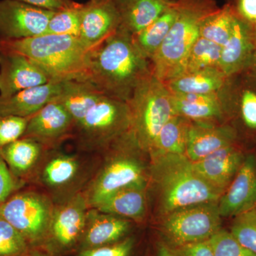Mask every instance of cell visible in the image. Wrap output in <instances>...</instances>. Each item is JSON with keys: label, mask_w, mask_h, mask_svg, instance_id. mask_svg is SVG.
Here are the masks:
<instances>
[{"label": "cell", "mask_w": 256, "mask_h": 256, "mask_svg": "<svg viewBox=\"0 0 256 256\" xmlns=\"http://www.w3.org/2000/svg\"><path fill=\"white\" fill-rule=\"evenodd\" d=\"M178 14V4L175 0L174 4L154 22L139 33L132 35L138 50L148 60H151L159 50L174 23Z\"/></svg>", "instance_id": "29"}, {"label": "cell", "mask_w": 256, "mask_h": 256, "mask_svg": "<svg viewBox=\"0 0 256 256\" xmlns=\"http://www.w3.org/2000/svg\"><path fill=\"white\" fill-rule=\"evenodd\" d=\"M172 100L175 114L190 120L228 122L220 92L206 94H172Z\"/></svg>", "instance_id": "23"}, {"label": "cell", "mask_w": 256, "mask_h": 256, "mask_svg": "<svg viewBox=\"0 0 256 256\" xmlns=\"http://www.w3.org/2000/svg\"><path fill=\"white\" fill-rule=\"evenodd\" d=\"M54 12L18 0H0V40L41 36Z\"/></svg>", "instance_id": "13"}, {"label": "cell", "mask_w": 256, "mask_h": 256, "mask_svg": "<svg viewBox=\"0 0 256 256\" xmlns=\"http://www.w3.org/2000/svg\"><path fill=\"white\" fill-rule=\"evenodd\" d=\"M120 10H122L131 1V0H114Z\"/></svg>", "instance_id": "44"}, {"label": "cell", "mask_w": 256, "mask_h": 256, "mask_svg": "<svg viewBox=\"0 0 256 256\" xmlns=\"http://www.w3.org/2000/svg\"><path fill=\"white\" fill-rule=\"evenodd\" d=\"M230 232L242 245L256 254V206L234 217Z\"/></svg>", "instance_id": "34"}, {"label": "cell", "mask_w": 256, "mask_h": 256, "mask_svg": "<svg viewBox=\"0 0 256 256\" xmlns=\"http://www.w3.org/2000/svg\"><path fill=\"white\" fill-rule=\"evenodd\" d=\"M26 4L41 8V9L57 12L70 6L74 2L73 0H18Z\"/></svg>", "instance_id": "42"}, {"label": "cell", "mask_w": 256, "mask_h": 256, "mask_svg": "<svg viewBox=\"0 0 256 256\" xmlns=\"http://www.w3.org/2000/svg\"><path fill=\"white\" fill-rule=\"evenodd\" d=\"M88 206L82 192L55 204L44 248L52 256L78 249L85 228Z\"/></svg>", "instance_id": "11"}, {"label": "cell", "mask_w": 256, "mask_h": 256, "mask_svg": "<svg viewBox=\"0 0 256 256\" xmlns=\"http://www.w3.org/2000/svg\"><path fill=\"white\" fill-rule=\"evenodd\" d=\"M220 216L235 217L256 206V152L248 151L233 181L218 202Z\"/></svg>", "instance_id": "18"}, {"label": "cell", "mask_w": 256, "mask_h": 256, "mask_svg": "<svg viewBox=\"0 0 256 256\" xmlns=\"http://www.w3.org/2000/svg\"><path fill=\"white\" fill-rule=\"evenodd\" d=\"M228 77L220 69L183 73L164 82L172 94H206L218 92Z\"/></svg>", "instance_id": "27"}, {"label": "cell", "mask_w": 256, "mask_h": 256, "mask_svg": "<svg viewBox=\"0 0 256 256\" xmlns=\"http://www.w3.org/2000/svg\"><path fill=\"white\" fill-rule=\"evenodd\" d=\"M24 184L12 174L0 152V206Z\"/></svg>", "instance_id": "40"}, {"label": "cell", "mask_w": 256, "mask_h": 256, "mask_svg": "<svg viewBox=\"0 0 256 256\" xmlns=\"http://www.w3.org/2000/svg\"><path fill=\"white\" fill-rule=\"evenodd\" d=\"M106 96L90 79H74L62 82L56 101L66 109L76 124V130L88 111Z\"/></svg>", "instance_id": "25"}, {"label": "cell", "mask_w": 256, "mask_h": 256, "mask_svg": "<svg viewBox=\"0 0 256 256\" xmlns=\"http://www.w3.org/2000/svg\"><path fill=\"white\" fill-rule=\"evenodd\" d=\"M248 68L256 75V50L255 54H254V58H252V64H250V66H249Z\"/></svg>", "instance_id": "46"}, {"label": "cell", "mask_w": 256, "mask_h": 256, "mask_svg": "<svg viewBox=\"0 0 256 256\" xmlns=\"http://www.w3.org/2000/svg\"><path fill=\"white\" fill-rule=\"evenodd\" d=\"M214 256H256L234 238L230 232L220 229L210 239Z\"/></svg>", "instance_id": "36"}, {"label": "cell", "mask_w": 256, "mask_h": 256, "mask_svg": "<svg viewBox=\"0 0 256 256\" xmlns=\"http://www.w3.org/2000/svg\"><path fill=\"white\" fill-rule=\"evenodd\" d=\"M146 183L130 185L118 190L95 207L104 213L139 222L146 212Z\"/></svg>", "instance_id": "26"}, {"label": "cell", "mask_w": 256, "mask_h": 256, "mask_svg": "<svg viewBox=\"0 0 256 256\" xmlns=\"http://www.w3.org/2000/svg\"><path fill=\"white\" fill-rule=\"evenodd\" d=\"M82 6V4L74 2L70 6L55 12L50 18L44 34L69 35L78 37Z\"/></svg>", "instance_id": "33"}, {"label": "cell", "mask_w": 256, "mask_h": 256, "mask_svg": "<svg viewBox=\"0 0 256 256\" xmlns=\"http://www.w3.org/2000/svg\"><path fill=\"white\" fill-rule=\"evenodd\" d=\"M247 152L242 142L236 143L193 162L194 166L202 178L223 194L238 172Z\"/></svg>", "instance_id": "19"}, {"label": "cell", "mask_w": 256, "mask_h": 256, "mask_svg": "<svg viewBox=\"0 0 256 256\" xmlns=\"http://www.w3.org/2000/svg\"><path fill=\"white\" fill-rule=\"evenodd\" d=\"M218 202L190 205L165 215V235L174 246L208 240L222 229Z\"/></svg>", "instance_id": "9"}, {"label": "cell", "mask_w": 256, "mask_h": 256, "mask_svg": "<svg viewBox=\"0 0 256 256\" xmlns=\"http://www.w3.org/2000/svg\"><path fill=\"white\" fill-rule=\"evenodd\" d=\"M228 124L238 131L242 139L256 140V75L248 68L228 77L220 90Z\"/></svg>", "instance_id": "12"}, {"label": "cell", "mask_w": 256, "mask_h": 256, "mask_svg": "<svg viewBox=\"0 0 256 256\" xmlns=\"http://www.w3.org/2000/svg\"><path fill=\"white\" fill-rule=\"evenodd\" d=\"M84 170L78 156L56 149L47 150L30 181L48 192L54 204L68 200L82 191Z\"/></svg>", "instance_id": "10"}, {"label": "cell", "mask_w": 256, "mask_h": 256, "mask_svg": "<svg viewBox=\"0 0 256 256\" xmlns=\"http://www.w3.org/2000/svg\"><path fill=\"white\" fill-rule=\"evenodd\" d=\"M24 256H45V254H42V252H38V250H36V248H32L31 250H30L26 254V255Z\"/></svg>", "instance_id": "45"}, {"label": "cell", "mask_w": 256, "mask_h": 256, "mask_svg": "<svg viewBox=\"0 0 256 256\" xmlns=\"http://www.w3.org/2000/svg\"><path fill=\"white\" fill-rule=\"evenodd\" d=\"M31 249L22 235L0 216V256H24Z\"/></svg>", "instance_id": "35"}, {"label": "cell", "mask_w": 256, "mask_h": 256, "mask_svg": "<svg viewBox=\"0 0 256 256\" xmlns=\"http://www.w3.org/2000/svg\"><path fill=\"white\" fill-rule=\"evenodd\" d=\"M28 118L6 116L0 118V150L23 137Z\"/></svg>", "instance_id": "37"}, {"label": "cell", "mask_w": 256, "mask_h": 256, "mask_svg": "<svg viewBox=\"0 0 256 256\" xmlns=\"http://www.w3.org/2000/svg\"><path fill=\"white\" fill-rule=\"evenodd\" d=\"M128 102L131 130L140 149L150 154L162 128L176 114L171 92L152 74L140 82Z\"/></svg>", "instance_id": "6"}, {"label": "cell", "mask_w": 256, "mask_h": 256, "mask_svg": "<svg viewBox=\"0 0 256 256\" xmlns=\"http://www.w3.org/2000/svg\"><path fill=\"white\" fill-rule=\"evenodd\" d=\"M62 82L52 80L8 97L0 96V118L16 116L28 118L47 104L58 99L62 92Z\"/></svg>", "instance_id": "22"}, {"label": "cell", "mask_w": 256, "mask_h": 256, "mask_svg": "<svg viewBox=\"0 0 256 256\" xmlns=\"http://www.w3.org/2000/svg\"><path fill=\"white\" fill-rule=\"evenodd\" d=\"M0 52L28 57L53 80L89 79L90 53L76 36L44 34L21 40H0Z\"/></svg>", "instance_id": "2"}, {"label": "cell", "mask_w": 256, "mask_h": 256, "mask_svg": "<svg viewBox=\"0 0 256 256\" xmlns=\"http://www.w3.org/2000/svg\"><path fill=\"white\" fill-rule=\"evenodd\" d=\"M48 74L25 56L0 52V96L8 97L52 82Z\"/></svg>", "instance_id": "17"}, {"label": "cell", "mask_w": 256, "mask_h": 256, "mask_svg": "<svg viewBox=\"0 0 256 256\" xmlns=\"http://www.w3.org/2000/svg\"><path fill=\"white\" fill-rule=\"evenodd\" d=\"M178 14L162 46L150 60L153 75L165 82L183 73L204 20L220 8L216 0H176Z\"/></svg>", "instance_id": "4"}, {"label": "cell", "mask_w": 256, "mask_h": 256, "mask_svg": "<svg viewBox=\"0 0 256 256\" xmlns=\"http://www.w3.org/2000/svg\"><path fill=\"white\" fill-rule=\"evenodd\" d=\"M120 25V10L114 0H89L82 4L78 38L92 53L114 34Z\"/></svg>", "instance_id": "14"}, {"label": "cell", "mask_w": 256, "mask_h": 256, "mask_svg": "<svg viewBox=\"0 0 256 256\" xmlns=\"http://www.w3.org/2000/svg\"><path fill=\"white\" fill-rule=\"evenodd\" d=\"M158 256H174L172 254L171 250H170V248L166 246L160 244L158 246Z\"/></svg>", "instance_id": "43"}, {"label": "cell", "mask_w": 256, "mask_h": 256, "mask_svg": "<svg viewBox=\"0 0 256 256\" xmlns=\"http://www.w3.org/2000/svg\"><path fill=\"white\" fill-rule=\"evenodd\" d=\"M222 48L220 45L200 37L190 50L183 73L220 69Z\"/></svg>", "instance_id": "31"}, {"label": "cell", "mask_w": 256, "mask_h": 256, "mask_svg": "<svg viewBox=\"0 0 256 256\" xmlns=\"http://www.w3.org/2000/svg\"><path fill=\"white\" fill-rule=\"evenodd\" d=\"M174 256H214L210 239L170 248Z\"/></svg>", "instance_id": "41"}, {"label": "cell", "mask_w": 256, "mask_h": 256, "mask_svg": "<svg viewBox=\"0 0 256 256\" xmlns=\"http://www.w3.org/2000/svg\"><path fill=\"white\" fill-rule=\"evenodd\" d=\"M242 141L237 130L228 122L191 121L185 156L196 162L220 148Z\"/></svg>", "instance_id": "16"}, {"label": "cell", "mask_w": 256, "mask_h": 256, "mask_svg": "<svg viewBox=\"0 0 256 256\" xmlns=\"http://www.w3.org/2000/svg\"><path fill=\"white\" fill-rule=\"evenodd\" d=\"M191 120L175 114L162 128L150 156L185 154L188 126Z\"/></svg>", "instance_id": "30"}, {"label": "cell", "mask_w": 256, "mask_h": 256, "mask_svg": "<svg viewBox=\"0 0 256 256\" xmlns=\"http://www.w3.org/2000/svg\"><path fill=\"white\" fill-rule=\"evenodd\" d=\"M47 149L30 138H22L0 150L5 162L20 181L30 182Z\"/></svg>", "instance_id": "24"}, {"label": "cell", "mask_w": 256, "mask_h": 256, "mask_svg": "<svg viewBox=\"0 0 256 256\" xmlns=\"http://www.w3.org/2000/svg\"><path fill=\"white\" fill-rule=\"evenodd\" d=\"M130 129L128 102L104 96L82 119L76 134L82 150L100 152Z\"/></svg>", "instance_id": "7"}, {"label": "cell", "mask_w": 256, "mask_h": 256, "mask_svg": "<svg viewBox=\"0 0 256 256\" xmlns=\"http://www.w3.org/2000/svg\"><path fill=\"white\" fill-rule=\"evenodd\" d=\"M133 246L134 240L128 238L110 245L79 250L76 256H129Z\"/></svg>", "instance_id": "39"}, {"label": "cell", "mask_w": 256, "mask_h": 256, "mask_svg": "<svg viewBox=\"0 0 256 256\" xmlns=\"http://www.w3.org/2000/svg\"><path fill=\"white\" fill-rule=\"evenodd\" d=\"M141 150L131 129L106 150L105 161L82 190L88 208L120 188L146 183V169L136 156Z\"/></svg>", "instance_id": "5"}, {"label": "cell", "mask_w": 256, "mask_h": 256, "mask_svg": "<svg viewBox=\"0 0 256 256\" xmlns=\"http://www.w3.org/2000/svg\"><path fill=\"white\" fill-rule=\"evenodd\" d=\"M151 159V176L164 216L182 207L220 200L222 192L200 176L185 154H158Z\"/></svg>", "instance_id": "3"}, {"label": "cell", "mask_w": 256, "mask_h": 256, "mask_svg": "<svg viewBox=\"0 0 256 256\" xmlns=\"http://www.w3.org/2000/svg\"><path fill=\"white\" fill-rule=\"evenodd\" d=\"M152 74L150 60L121 26L90 54L89 79L106 96L119 100H130L140 82Z\"/></svg>", "instance_id": "1"}, {"label": "cell", "mask_w": 256, "mask_h": 256, "mask_svg": "<svg viewBox=\"0 0 256 256\" xmlns=\"http://www.w3.org/2000/svg\"><path fill=\"white\" fill-rule=\"evenodd\" d=\"M234 16L226 5L207 16L201 25L200 37L223 46L232 34Z\"/></svg>", "instance_id": "32"}, {"label": "cell", "mask_w": 256, "mask_h": 256, "mask_svg": "<svg viewBox=\"0 0 256 256\" xmlns=\"http://www.w3.org/2000/svg\"><path fill=\"white\" fill-rule=\"evenodd\" d=\"M256 50V30L234 18L230 36L222 46L220 70L227 77L245 70L250 66Z\"/></svg>", "instance_id": "20"}, {"label": "cell", "mask_w": 256, "mask_h": 256, "mask_svg": "<svg viewBox=\"0 0 256 256\" xmlns=\"http://www.w3.org/2000/svg\"><path fill=\"white\" fill-rule=\"evenodd\" d=\"M175 0H131L121 10V26L134 35L154 22Z\"/></svg>", "instance_id": "28"}, {"label": "cell", "mask_w": 256, "mask_h": 256, "mask_svg": "<svg viewBox=\"0 0 256 256\" xmlns=\"http://www.w3.org/2000/svg\"><path fill=\"white\" fill-rule=\"evenodd\" d=\"M76 132L73 118L58 101L47 104L28 118L22 138L34 140L47 150L57 146Z\"/></svg>", "instance_id": "15"}, {"label": "cell", "mask_w": 256, "mask_h": 256, "mask_svg": "<svg viewBox=\"0 0 256 256\" xmlns=\"http://www.w3.org/2000/svg\"><path fill=\"white\" fill-rule=\"evenodd\" d=\"M234 18L256 30V0H225Z\"/></svg>", "instance_id": "38"}, {"label": "cell", "mask_w": 256, "mask_h": 256, "mask_svg": "<svg viewBox=\"0 0 256 256\" xmlns=\"http://www.w3.org/2000/svg\"><path fill=\"white\" fill-rule=\"evenodd\" d=\"M54 205L47 194L18 190L0 206V216L22 235L32 248H37L46 240Z\"/></svg>", "instance_id": "8"}, {"label": "cell", "mask_w": 256, "mask_h": 256, "mask_svg": "<svg viewBox=\"0 0 256 256\" xmlns=\"http://www.w3.org/2000/svg\"><path fill=\"white\" fill-rule=\"evenodd\" d=\"M130 220L89 208L78 252L118 242L128 233Z\"/></svg>", "instance_id": "21"}]
</instances>
